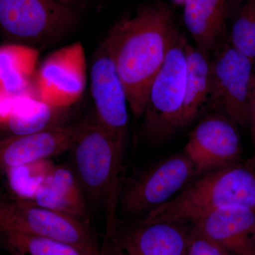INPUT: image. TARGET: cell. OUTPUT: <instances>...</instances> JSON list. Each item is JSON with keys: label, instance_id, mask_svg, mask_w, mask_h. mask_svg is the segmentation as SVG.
Instances as JSON below:
<instances>
[{"label": "cell", "instance_id": "obj_7", "mask_svg": "<svg viewBox=\"0 0 255 255\" xmlns=\"http://www.w3.org/2000/svg\"><path fill=\"white\" fill-rule=\"evenodd\" d=\"M198 177L194 164L184 152L169 156L125 182L119 212L140 219L172 200Z\"/></svg>", "mask_w": 255, "mask_h": 255}, {"label": "cell", "instance_id": "obj_18", "mask_svg": "<svg viewBox=\"0 0 255 255\" xmlns=\"http://www.w3.org/2000/svg\"><path fill=\"white\" fill-rule=\"evenodd\" d=\"M65 109L56 108L42 102L33 92L15 99L11 109L1 119V125L7 136L28 135L58 127L60 114Z\"/></svg>", "mask_w": 255, "mask_h": 255}, {"label": "cell", "instance_id": "obj_5", "mask_svg": "<svg viewBox=\"0 0 255 255\" xmlns=\"http://www.w3.org/2000/svg\"><path fill=\"white\" fill-rule=\"evenodd\" d=\"M79 21L76 6L57 0H0L1 33L16 43H56L71 33Z\"/></svg>", "mask_w": 255, "mask_h": 255}, {"label": "cell", "instance_id": "obj_29", "mask_svg": "<svg viewBox=\"0 0 255 255\" xmlns=\"http://www.w3.org/2000/svg\"></svg>", "mask_w": 255, "mask_h": 255}, {"label": "cell", "instance_id": "obj_27", "mask_svg": "<svg viewBox=\"0 0 255 255\" xmlns=\"http://www.w3.org/2000/svg\"><path fill=\"white\" fill-rule=\"evenodd\" d=\"M171 1L174 3V4L177 5H180V6H183V4L185 2L186 0H170Z\"/></svg>", "mask_w": 255, "mask_h": 255}, {"label": "cell", "instance_id": "obj_10", "mask_svg": "<svg viewBox=\"0 0 255 255\" xmlns=\"http://www.w3.org/2000/svg\"><path fill=\"white\" fill-rule=\"evenodd\" d=\"M90 91L97 123L126 150L128 135V102L112 51L104 40L96 50L92 60Z\"/></svg>", "mask_w": 255, "mask_h": 255}, {"label": "cell", "instance_id": "obj_24", "mask_svg": "<svg viewBox=\"0 0 255 255\" xmlns=\"http://www.w3.org/2000/svg\"><path fill=\"white\" fill-rule=\"evenodd\" d=\"M100 255H128V254L112 238H104Z\"/></svg>", "mask_w": 255, "mask_h": 255}, {"label": "cell", "instance_id": "obj_8", "mask_svg": "<svg viewBox=\"0 0 255 255\" xmlns=\"http://www.w3.org/2000/svg\"><path fill=\"white\" fill-rule=\"evenodd\" d=\"M210 61V105L226 114L237 125H249L254 62L228 41L211 55Z\"/></svg>", "mask_w": 255, "mask_h": 255}, {"label": "cell", "instance_id": "obj_6", "mask_svg": "<svg viewBox=\"0 0 255 255\" xmlns=\"http://www.w3.org/2000/svg\"><path fill=\"white\" fill-rule=\"evenodd\" d=\"M13 231L62 242L89 255H100V244L87 219H79L32 201L3 199L0 231Z\"/></svg>", "mask_w": 255, "mask_h": 255}, {"label": "cell", "instance_id": "obj_19", "mask_svg": "<svg viewBox=\"0 0 255 255\" xmlns=\"http://www.w3.org/2000/svg\"><path fill=\"white\" fill-rule=\"evenodd\" d=\"M187 75L182 128L195 121L210 105L211 73L210 57L186 41Z\"/></svg>", "mask_w": 255, "mask_h": 255}, {"label": "cell", "instance_id": "obj_4", "mask_svg": "<svg viewBox=\"0 0 255 255\" xmlns=\"http://www.w3.org/2000/svg\"><path fill=\"white\" fill-rule=\"evenodd\" d=\"M187 38L178 33L149 92L142 135L152 144L168 140L182 128L185 98Z\"/></svg>", "mask_w": 255, "mask_h": 255}, {"label": "cell", "instance_id": "obj_16", "mask_svg": "<svg viewBox=\"0 0 255 255\" xmlns=\"http://www.w3.org/2000/svg\"><path fill=\"white\" fill-rule=\"evenodd\" d=\"M39 51L33 46L8 43L0 48L1 117L9 112L15 99L33 92Z\"/></svg>", "mask_w": 255, "mask_h": 255}, {"label": "cell", "instance_id": "obj_28", "mask_svg": "<svg viewBox=\"0 0 255 255\" xmlns=\"http://www.w3.org/2000/svg\"><path fill=\"white\" fill-rule=\"evenodd\" d=\"M100 1H105V0H100Z\"/></svg>", "mask_w": 255, "mask_h": 255}, {"label": "cell", "instance_id": "obj_9", "mask_svg": "<svg viewBox=\"0 0 255 255\" xmlns=\"http://www.w3.org/2000/svg\"><path fill=\"white\" fill-rule=\"evenodd\" d=\"M87 83L85 49L75 42L50 53L36 70L32 90L37 98L56 108L78 102Z\"/></svg>", "mask_w": 255, "mask_h": 255}, {"label": "cell", "instance_id": "obj_25", "mask_svg": "<svg viewBox=\"0 0 255 255\" xmlns=\"http://www.w3.org/2000/svg\"><path fill=\"white\" fill-rule=\"evenodd\" d=\"M250 127L252 140L255 145V73L252 85L251 95V114H250Z\"/></svg>", "mask_w": 255, "mask_h": 255}, {"label": "cell", "instance_id": "obj_21", "mask_svg": "<svg viewBox=\"0 0 255 255\" xmlns=\"http://www.w3.org/2000/svg\"><path fill=\"white\" fill-rule=\"evenodd\" d=\"M55 164L51 158L9 167L2 171L6 177L11 199L33 201L41 184Z\"/></svg>", "mask_w": 255, "mask_h": 255}, {"label": "cell", "instance_id": "obj_23", "mask_svg": "<svg viewBox=\"0 0 255 255\" xmlns=\"http://www.w3.org/2000/svg\"><path fill=\"white\" fill-rule=\"evenodd\" d=\"M188 255H231L209 239L197 228H191Z\"/></svg>", "mask_w": 255, "mask_h": 255}, {"label": "cell", "instance_id": "obj_1", "mask_svg": "<svg viewBox=\"0 0 255 255\" xmlns=\"http://www.w3.org/2000/svg\"><path fill=\"white\" fill-rule=\"evenodd\" d=\"M178 33L172 11L157 1L121 18L103 38L123 82L129 109L136 118L143 116L151 85Z\"/></svg>", "mask_w": 255, "mask_h": 255}, {"label": "cell", "instance_id": "obj_11", "mask_svg": "<svg viewBox=\"0 0 255 255\" xmlns=\"http://www.w3.org/2000/svg\"><path fill=\"white\" fill-rule=\"evenodd\" d=\"M183 152L198 177L238 163L243 147L237 124L220 111L206 116L191 132Z\"/></svg>", "mask_w": 255, "mask_h": 255}, {"label": "cell", "instance_id": "obj_14", "mask_svg": "<svg viewBox=\"0 0 255 255\" xmlns=\"http://www.w3.org/2000/svg\"><path fill=\"white\" fill-rule=\"evenodd\" d=\"M231 255H255V211L231 206L212 211L193 223Z\"/></svg>", "mask_w": 255, "mask_h": 255}, {"label": "cell", "instance_id": "obj_17", "mask_svg": "<svg viewBox=\"0 0 255 255\" xmlns=\"http://www.w3.org/2000/svg\"><path fill=\"white\" fill-rule=\"evenodd\" d=\"M32 202L87 219L88 201L73 168L55 165L41 184Z\"/></svg>", "mask_w": 255, "mask_h": 255}, {"label": "cell", "instance_id": "obj_20", "mask_svg": "<svg viewBox=\"0 0 255 255\" xmlns=\"http://www.w3.org/2000/svg\"><path fill=\"white\" fill-rule=\"evenodd\" d=\"M0 242L9 255H89L66 243L17 231H0Z\"/></svg>", "mask_w": 255, "mask_h": 255}, {"label": "cell", "instance_id": "obj_22", "mask_svg": "<svg viewBox=\"0 0 255 255\" xmlns=\"http://www.w3.org/2000/svg\"><path fill=\"white\" fill-rule=\"evenodd\" d=\"M228 41L255 61V0H239L228 25Z\"/></svg>", "mask_w": 255, "mask_h": 255}, {"label": "cell", "instance_id": "obj_12", "mask_svg": "<svg viewBox=\"0 0 255 255\" xmlns=\"http://www.w3.org/2000/svg\"><path fill=\"white\" fill-rule=\"evenodd\" d=\"M191 228L174 221L119 222L110 238L128 255H188Z\"/></svg>", "mask_w": 255, "mask_h": 255}, {"label": "cell", "instance_id": "obj_26", "mask_svg": "<svg viewBox=\"0 0 255 255\" xmlns=\"http://www.w3.org/2000/svg\"><path fill=\"white\" fill-rule=\"evenodd\" d=\"M57 1H59L60 2L64 3V4L76 6L77 5L82 4L84 0H57Z\"/></svg>", "mask_w": 255, "mask_h": 255}, {"label": "cell", "instance_id": "obj_3", "mask_svg": "<svg viewBox=\"0 0 255 255\" xmlns=\"http://www.w3.org/2000/svg\"><path fill=\"white\" fill-rule=\"evenodd\" d=\"M236 205L255 211L253 164L240 162L201 174L172 200L152 210L140 220L192 225L212 211Z\"/></svg>", "mask_w": 255, "mask_h": 255}, {"label": "cell", "instance_id": "obj_15", "mask_svg": "<svg viewBox=\"0 0 255 255\" xmlns=\"http://www.w3.org/2000/svg\"><path fill=\"white\" fill-rule=\"evenodd\" d=\"M239 0H186L183 19L195 46L207 56L228 39V25Z\"/></svg>", "mask_w": 255, "mask_h": 255}, {"label": "cell", "instance_id": "obj_13", "mask_svg": "<svg viewBox=\"0 0 255 255\" xmlns=\"http://www.w3.org/2000/svg\"><path fill=\"white\" fill-rule=\"evenodd\" d=\"M85 122L58 126L28 135L6 136L0 141L1 171L35 161L51 158L70 151Z\"/></svg>", "mask_w": 255, "mask_h": 255}, {"label": "cell", "instance_id": "obj_2", "mask_svg": "<svg viewBox=\"0 0 255 255\" xmlns=\"http://www.w3.org/2000/svg\"><path fill=\"white\" fill-rule=\"evenodd\" d=\"M73 168L88 204L103 211L105 238L115 232L120 219L119 201L124 185V155L113 136L97 123L85 122L70 149Z\"/></svg>", "mask_w": 255, "mask_h": 255}]
</instances>
